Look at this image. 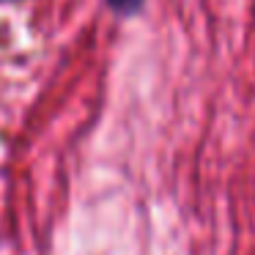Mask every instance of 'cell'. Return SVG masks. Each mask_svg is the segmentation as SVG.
<instances>
[{
  "instance_id": "2",
  "label": "cell",
  "mask_w": 255,
  "mask_h": 255,
  "mask_svg": "<svg viewBox=\"0 0 255 255\" xmlns=\"http://www.w3.org/2000/svg\"><path fill=\"white\" fill-rule=\"evenodd\" d=\"M0 3H3V0H0Z\"/></svg>"
},
{
  "instance_id": "1",
  "label": "cell",
  "mask_w": 255,
  "mask_h": 255,
  "mask_svg": "<svg viewBox=\"0 0 255 255\" xmlns=\"http://www.w3.org/2000/svg\"><path fill=\"white\" fill-rule=\"evenodd\" d=\"M140 3H143V0H107V6L118 14H134L140 8Z\"/></svg>"
}]
</instances>
